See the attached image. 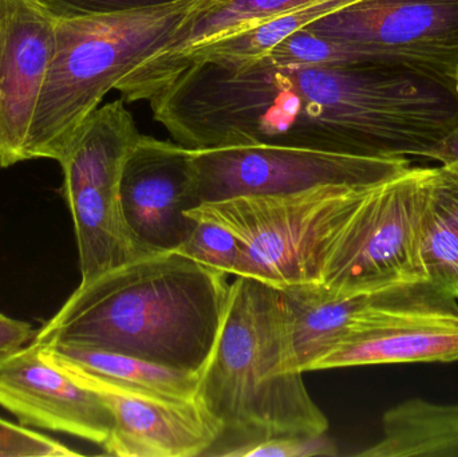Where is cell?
<instances>
[{"label": "cell", "instance_id": "obj_16", "mask_svg": "<svg viewBox=\"0 0 458 457\" xmlns=\"http://www.w3.org/2000/svg\"><path fill=\"white\" fill-rule=\"evenodd\" d=\"M307 2L310 0H196L168 47L137 67L117 88L155 74L192 48L271 21Z\"/></svg>", "mask_w": 458, "mask_h": 457}, {"label": "cell", "instance_id": "obj_18", "mask_svg": "<svg viewBox=\"0 0 458 457\" xmlns=\"http://www.w3.org/2000/svg\"><path fill=\"white\" fill-rule=\"evenodd\" d=\"M420 254L427 281L458 300V172L445 166L433 168Z\"/></svg>", "mask_w": 458, "mask_h": 457}, {"label": "cell", "instance_id": "obj_15", "mask_svg": "<svg viewBox=\"0 0 458 457\" xmlns=\"http://www.w3.org/2000/svg\"><path fill=\"white\" fill-rule=\"evenodd\" d=\"M458 361V313L397 317L360 330L336 343L311 372L392 364Z\"/></svg>", "mask_w": 458, "mask_h": 457}, {"label": "cell", "instance_id": "obj_11", "mask_svg": "<svg viewBox=\"0 0 458 457\" xmlns=\"http://www.w3.org/2000/svg\"><path fill=\"white\" fill-rule=\"evenodd\" d=\"M120 196L129 228L149 254L176 251L196 224L187 212L201 204L191 149L140 134L123 165Z\"/></svg>", "mask_w": 458, "mask_h": 457}, {"label": "cell", "instance_id": "obj_5", "mask_svg": "<svg viewBox=\"0 0 458 457\" xmlns=\"http://www.w3.org/2000/svg\"><path fill=\"white\" fill-rule=\"evenodd\" d=\"M373 188L322 185L288 195L239 196L200 204L187 215L239 239L242 276L279 290L319 286L335 241Z\"/></svg>", "mask_w": 458, "mask_h": 457}, {"label": "cell", "instance_id": "obj_19", "mask_svg": "<svg viewBox=\"0 0 458 457\" xmlns=\"http://www.w3.org/2000/svg\"><path fill=\"white\" fill-rule=\"evenodd\" d=\"M43 348L66 364L121 385L174 402H195L200 375L172 369L114 351L64 345Z\"/></svg>", "mask_w": 458, "mask_h": 457}, {"label": "cell", "instance_id": "obj_9", "mask_svg": "<svg viewBox=\"0 0 458 457\" xmlns=\"http://www.w3.org/2000/svg\"><path fill=\"white\" fill-rule=\"evenodd\" d=\"M304 30L458 80V0H360Z\"/></svg>", "mask_w": 458, "mask_h": 457}, {"label": "cell", "instance_id": "obj_24", "mask_svg": "<svg viewBox=\"0 0 458 457\" xmlns=\"http://www.w3.org/2000/svg\"><path fill=\"white\" fill-rule=\"evenodd\" d=\"M55 19L105 15L157 7L180 0H35Z\"/></svg>", "mask_w": 458, "mask_h": 457}, {"label": "cell", "instance_id": "obj_3", "mask_svg": "<svg viewBox=\"0 0 458 457\" xmlns=\"http://www.w3.org/2000/svg\"><path fill=\"white\" fill-rule=\"evenodd\" d=\"M196 402L217 428L206 456L269 439L327 434L328 420L298 367L282 290L236 276Z\"/></svg>", "mask_w": 458, "mask_h": 457}, {"label": "cell", "instance_id": "obj_4", "mask_svg": "<svg viewBox=\"0 0 458 457\" xmlns=\"http://www.w3.org/2000/svg\"><path fill=\"white\" fill-rule=\"evenodd\" d=\"M195 2L56 19L55 47L30 126L24 161H58L105 96L168 47Z\"/></svg>", "mask_w": 458, "mask_h": 457}, {"label": "cell", "instance_id": "obj_25", "mask_svg": "<svg viewBox=\"0 0 458 457\" xmlns=\"http://www.w3.org/2000/svg\"><path fill=\"white\" fill-rule=\"evenodd\" d=\"M35 333L27 322L0 314V360L31 343Z\"/></svg>", "mask_w": 458, "mask_h": 457}, {"label": "cell", "instance_id": "obj_2", "mask_svg": "<svg viewBox=\"0 0 458 457\" xmlns=\"http://www.w3.org/2000/svg\"><path fill=\"white\" fill-rule=\"evenodd\" d=\"M228 276L176 251L148 255L81 284L32 341L200 375L225 321Z\"/></svg>", "mask_w": 458, "mask_h": 457}, {"label": "cell", "instance_id": "obj_22", "mask_svg": "<svg viewBox=\"0 0 458 457\" xmlns=\"http://www.w3.org/2000/svg\"><path fill=\"white\" fill-rule=\"evenodd\" d=\"M81 455L77 451L32 431L0 419V457H69Z\"/></svg>", "mask_w": 458, "mask_h": 457}, {"label": "cell", "instance_id": "obj_14", "mask_svg": "<svg viewBox=\"0 0 458 457\" xmlns=\"http://www.w3.org/2000/svg\"><path fill=\"white\" fill-rule=\"evenodd\" d=\"M55 27L56 19L35 0H0V168L24 161Z\"/></svg>", "mask_w": 458, "mask_h": 457}, {"label": "cell", "instance_id": "obj_13", "mask_svg": "<svg viewBox=\"0 0 458 457\" xmlns=\"http://www.w3.org/2000/svg\"><path fill=\"white\" fill-rule=\"evenodd\" d=\"M0 407L21 426L102 445L113 416L99 394L72 380L31 341L0 360Z\"/></svg>", "mask_w": 458, "mask_h": 457}, {"label": "cell", "instance_id": "obj_7", "mask_svg": "<svg viewBox=\"0 0 458 457\" xmlns=\"http://www.w3.org/2000/svg\"><path fill=\"white\" fill-rule=\"evenodd\" d=\"M432 174L409 166L373 188L335 241L320 289L352 295L427 281L420 235Z\"/></svg>", "mask_w": 458, "mask_h": 457}, {"label": "cell", "instance_id": "obj_20", "mask_svg": "<svg viewBox=\"0 0 458 457\" xmlns=\"http://www.w3.org/2000/svg\"><path fill=\"white\" fill-rule=\"evenodd\" d=\"M263 56L276 63L336 66L363 62H395L354 43L331 39L312 34L307 30L285 38Z\"/></svg>", "mask_w": 458, "mask_h": 457}, {"label": "cell", "instance_id": "obj_1", "mask_svg": "<svg viewBox=\"0 0 458 457\" xmlns=\"http://www.w3.org/2000/svg\"><path fill=\"white\" fill-rule=\"evenodd\" d=\"M147 102L188 149L277 145L427 158L458 128V80L401 62H195Z\"/></svg>", "mask_w": 458, "mask_h": 457}, {"label": "cell", "instance_id": "obj_12", "mask_svg": "<svg viewBox=\"0 0 458 457\" xmlns=\"http://www.w3.org/2000/svg\"><path fill=\"white\" fill-rule=\"evenodd\" d=\"M43 348V346H42ZM46 357L72 380L104 399L113 416L104 453L118 457L206 456L217 439V428L195 402H174L121 385Z\"/></svg>", "mask_w": 458, "mask_h": 457}, {"label": "cell", "instance_id": "obj_23", "mask_svg": "<svg viewBox=\"0 0 458 457\" xmlns=\"http://www.w3.org/2000/svg\"><path fill=\"white\" fill-rule=\"evenodd\" d=\"M338 448L326 434L314 436H288L248 445L233 457H315L336 456Z\"/></svg>", "mask_w": 458, "mask_h": 457}, {"label": "cell", "instance_id": "obj_26", "mask_svg": "<svg viewBox=\"0 0 458 457\" xmlns=\"http://www.w3.org/2000/svg\"><path fill=\"white\" fill-rule=\"evenodd\" d=\"M427 158L438 161L441 166L458 172V128L436 147Z\"/></svg>", "mask_w": 458, "mask_h": 457}, {"label": "cell", "instance_id": "obj_6", "mask_svg": "<svg viewBox=\"0 0 458 457\" xmlns=\"http://www.w3.org/2000/svg\"><path fill=\"white\" fill-rule=\"evenodd\" d=\"M125 104L115 99L91 113L58 160L77 239L81 284L152 255L131 233L121 206L123 165L141 134Z\"/></svg>", "mask_w": 458, "mask_h": 457}, {"label": "cell", "instance_id": "obj_21", "mask_svg": "<svg viewBox=\"0 0 458 457\" xmlns=\"http://www.w3.org/2000/svg\"><path fill=\"white\" fill-rule=\"evenodd\" d=\"M195 222V227L176 252L227 275L242 276L244 249L239 239L215 223Z\"/></svg>", "mask_w": 458, "mask_h": 457}, {"label": "cell", "instance_id": "obj_8", "mask_svg": "<svg viewBox=\"0 0 458 457\" xmlns=\"http://www.w3.org/2000/svg\"><path fill=\"white\" fill-rule=\"evenodd\" d=\"M200 203L239 196L288 195L322 185L376 187L411 165L378 158L277 145L191 149Z\"/></svg>", "mask_w": 458, "mask_h": 457}, {"label": "cell", "instance_id": "obj_17", "mask_svg": "<svg viewBox=\"0 0 458 457\" xmlns=\"http://www.w3.org/2000/svg\"><path fill=\"white\" fill-rule=\"evenodd\" d=\"M365 457H458V402L406 400L386 410L382 437Z\"/></svg>", "mask_w": 458, "mask_h": 457}, {"label": "cell", "instance_id": "obj_10", "mask_svg": "<svg viewBox=\"0 0 458 457\" xmlns=\"http://www.w3.org/2000/svg\"><path fill=\"white\" fill-rule=\"evenodd\" d=\"M293 353L301 372H311L347 335L397 317L458 313L456 298L429 281L394 284L352 295L328 294L319 286L282 290Z\"/></svg>", "mask_w": 458, "mask_h": 457}]
</instances>
